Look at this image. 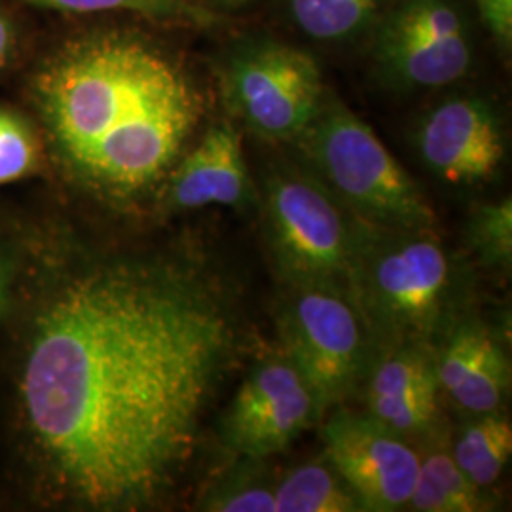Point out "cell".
Returning <instances> with one entry per match:
<instances>
[{
    "instance_id": "obj_1",
    "label": "cell",
    "mask_w": 512,
    "mask_h": 512,
    "mask_svg": "<svg viewBox=\"0 0 512 512\" xmlns=\"http://www.w3.org/2000/svg\"><path fill=\"white\" fill-rule=\"evenodd\" d=\"M236 340L232 315L177 268L116 264L38 317L21 395L46 458L97 509L158 494L192 452Z\"/></svg>"
},
{
    "instance_id": "obj_2",
    "label": "cell",
    "mask_w": 512,
    "mask_h": 512,
    "mask_svg": "<svg viewBox=\"0 0 512 512\" xmlns=\"http://www.w3.org/2000/svg\"><path fill=\"white\" fill-rule=\"evenodd\" d=\"M37 97L67 164L114 196L158 183L203 114L202 93L175 59L118 31L65 44L38 73Z\"/></svg>"
},
{
    "instance_id": "obj_3",
    "label": "cell",
    "mask_w": 512,
    "mask_h": 512,
    "mask_svg": "<svg viewBox=\"0 0 512 512\" xmlns=\"http://www.w3.org/2000/svg\"><path fill=\"white\" fill-rule=\"evenodd\" d=\"M321 183L370 226L429 230L435 211L418 183L355 112L327 97L296 139Z\"/></svg>"
},
{
    "instance_id": "obj_4",
    "label": "cell",
    "mask_w": 512,
    "mask_h": 512,
    "mask_svg": "<svg viewBox=\"0 0 512 512\" xmlns=\"http://www.w3.org/2000/svg\"><path fill=\"white\" fill-rule=\"evenodd\" d=\"M384 239L368 234L349 281L365 317L391 338L427 329L450 289V260L429 230H389Z\"/></svg>"
},
{
    "instance_id": "obj_5",
    "label": "cell",
    "mask_w": 512,
    "mask_h": 512,
    "mask_svg": "<svg viewBox=\"0 0 512 512\" xmlns=\"http://www.w3.org/2000/svg\"><path fill=\"white\" fill-rule=\"evenodd\" d=\"M266 226L277 264L293 283H338L349 289L365 234L346 205L317 177L281 169L266 184Z\"/></svg>"
},
{
    "instance_id": "obj_6",
    "label": "cell",
    "mask_w": 512,
    "mask_h": 512,
    "mask_svg": "<svg viewBox=\"0 0 512 512\" xmlns=\"http://www.w3.org/2000/svg\"><path fill=\"white\" fill-rule=\"evenodd\" d=\"M365 317L338 283H293L281 334L287 359L315 397L319 418L357 384L366 357Z\"/></svg>"
},
{
    "instance_id": "obj_7",
    "label": "cell",
    "mask_w": 512,
    "mask_h": 512,
    "mask_svg": "<svg viewBox=\"0 0 512 512\" xmlns=\"http://www.w3.org/2000/svg\"><path fill=\"white\" fill-rule=\"evenodd\" d=\"M222 92L239 122L268 141H296L325 99L317 61L279 42L251 44L232 55Z\"/></svg>"
},
{
    "instance_id": "obj_8",
    "label": "cell",
    "mask_w": 512,
    "mask_h": 512,
    "mask_svg": "<svg viewBox=\"0 0 512 512\" xmlns=\"http://www.w3.org/2000/svg\"><path fill=\"white\" fill-rule=\"evenodd\" d=\"M327 463L340 476L363 511L404 509L414 492L420 456L368 412L336 410L323 425Z\"/></svg>"
},
{
    "instance_id": "obj_9",
    "label": "cell",
    "mask_w": 512,
    "mask_h": 512,
    "mask_svg": "<svg viewBox=\"0 0 512 512\" xmlns=\"http://www.w3.org/2000/svg\"><path fill=\"white\" fill-rule=\"evenodd\" d=\"M385 73L410 88H440L471 67L465 21L448 0H401L376 33Z\"/></svg>"
},
{
    "instance_id": "obj_10",
    "label": "cell",
    "mask_w": 512,
    "mask_h": 512,
    "mask_svg": "<svg viewBox=\"0 0 512 512\" xmlns=\"http://www.w3.org/2000/svg\"><path fill=\"white\" fill-rule=\"evenodd\" d=\"M317 420L310 387L285 357L266 361L247 376L226 412L222 433L239 456L264 459L283 452Z\"/></svg>"
},
{
    "instance_id": "obj_11",
    "label": "cell",
    "mask_w": 512,
    "mask_h": 512,
    "mask_svg": "<svg viewBox=\"0 0 512 512\" xmlns=\"http://www.w3.org/2000/svg\"><path fill=\"white\" fill-rule=\"evenodd\" d=\"M418 147L442 181H488L503 162L505 147L494 110L473 97L444 101L421 124Z\"/></svg>"
},
{
    "instance_id": "obj_12",
    "label": "cell",
    "mask_w": 512,
    "mask_h": 512,
    "mask_svg": "<svg viewBox=\"0 0 512 512\" xmlns=\"http://www.w3.org/2000/svg\"><path fill=\"white\" fill-rule=\"evenodd\" d=\"M435 361L414 344H395L370 374L368 414L399 435L429 431L439 412Z\"/></svg>"
},
{
    "instance_id": "obj_13",
    "label": "cell",
    "mask_w": 512,
    "mask_h": 512,
    "mask_svg": "<svg viewBox=\"0 0 512 512\" xmlns=\"http://www.w3.org/2000/svg\"><path fill=\"white\" fill-rule=\"evenodd\" d=\"M249 192L251 181L241 135L232 124H215L175 169L169 184V203L177 209L236 207L249 198Z\"/></svg>"
},
{
    "instance_id": "obj_14",
    "label": "cell",
    "mask_w": 512,
    "mask_h": 512,
    "mask_svg": "<svg viewBox=\"0 0 512 512\" xmlns=\"http://www.w3.org/2000/svg\"><path fill=\"white\" fill-rule=\"evenodd\" d=\"M437 366L440 387L473 414L497 412L507 395L511 370L490 330L463 325L446 340Z\"/></svg>"
},
{
    "instance_id": "obj_15",
    "label": "cell",
    "mask_w": 512,
    "mask_h": 512,
    "mask_svg": "<svg viewBox=\"0 0 512 512\" xmlns=\"http://www.w3.org/2000/svg\"><path fill=\"white\" fill-rule=\"evenodd\" d=\"M408 505L420 512L488 511L482 490L461 473L452 454L431 452L420 458V473Z\"/></svg>"
},
{
    "instance_id": "obj_16",
    "label": "cell",
    "mask_w": 512,
    "mask_h": 512,
    "mask_svg": "<svg viewBox=\"0 0 512 512\" xmlns=\"http://www.w3.org/2000/svg\"><path fill=\"white\" fill-rule=\"evenodd\" d=\"M512 454L511 421L495 412L480 414L459 435L452 458L478 488H488L503 475Z\"/></svg>"
},
{
    "instance_id": "obj_17",
    "label": "cell",
    "mask_w": 512,
    "mask_h": 512,
    "mask_svg": "<svg viewBox=\"0 0 512 512\" xmlns=\"http://www.w3.org/2000/svg\"><path fill=\"white\" fill-rule=\"evenodd\" d=\"M277 512L363 511L346 482L329 463H306L285 476L274 490Z\"/></svg>"
},
{
    "instance_id": "obj_18",
    "label": "cell",
    "mask_w": 512,
    "mask_h": 512,
    "mask_svg": "<svg viewBox=\"0 0 512 512\" xmlns=\"http://www.w3.org/2000/svg\"><path fill=\"white\" fill-rule=\"evenodd\" d=\"M387 0H287L294 23L315 40L357 37L374 23Z\"/></svg>"
},
{
    "instance_id": "obj_19",
    "label": "cell",
    "mask_w": 512,
    "mask_h": 512,
    "mask_svg": "<svg viewBox=\"0 0 512 512\" xmlns=\"http://www.w3.org/2000/svg\"><path fill=\"white\" fill-rule=\"evenodd\" d=\"M40 8H52L63 12H107L126 10L145 18L179 23L190 27H211L219 18L213 10L194 0H27Z\"/></svg>"
},
{
    "instance_id": "obj_20",
    "label": "cell",
    "mask_w": 512,
    "mask_h": 512,
    "mask_svg": "<svg viewBox=\"0 0 512 512\" xmlns=\"http://www.w3.org/2000/svg\"><path fill=\"white\" fill-rule=\"evenodd\" d=\"M475 249L488 264L511 266L512 203L511 198L482 205L471 222Z\"/></svg>"
},
{
    "instance_id": "obj_21",
    "label": "cell",
    "mask_w": 512,
    "mask_h": 512,
    "mask_svg": "<svg viewBox=\"0 0 512 512\" xmlns=\"http://www.w3.org/2000/svg\"><path fill=\"white\" fill-rule=\"evenodd\" d=\"M37 141L29 128L8 110L0 109V184L12 183L35 169Z\"/></svg>"
},
{
    "instance_id": "obj_22",
    "label": "cell",
    "mask_w": 512,
    "mask_h": 512,
    "mask_svg": "<svg viewBox=\"0 0 512 512\" xmlns=\"http://www.w3.org/2000/svg\"><path fill=\"white\" fill-rule=\"evenodd\" d=\"M205 509L219 512H277L274 490L256 484L226 490Z\"/></svg>"
},
{
    "instance_id": "obj_23",
    "label": "cell",
    "mask_w": 512,
    "mask_h": 512,
    "mask_svg": "<svg viewBox=\"0 0 512 512\" xmlns=\"http://www.w3.org/2000/svg\"><path fill=\"white\" fill-rule=\"evenodd\" d=\"M480 18L499 44L511 46L512 0H475Z\"/></svg>"
},
{
    "instance_id": "obj_24",
    "label": "cell",
    "mask_w": 512,
    "mask_h": 512,
    "mask_svg": "<svg viewBox=\"0 0 512 512\" xmlns=\"http://www.w3.org/2000/svg\"><path fill=\"white\" fill-rule=\"evenodd\" d=\"M10 42H12V35H10V25L6 18L0 12V69L4 67L8 54H10Z\"/></svg>"
},
{
    "instance_id": "obj_25",
    "label": "cell",
    "mask_w": 512,
    "mask_h": 512,
    "mask_svg": "<svg viewBox=\"0 0 512 512\" xmlns=\"http://www.w3.org/2000/svg\"><path fill=\"white\" fill-rule=\"evenodd\" d=\"M215 2L220 4V6H226V8H238V6H243V4H247L251 0H215Z\"/></svg>"
},
{
    "instance_id": "obj_26",
    "label": "cell",
    "mask_w": 512,
    "mask_h": 512,
    "mask_svg": "<svg viewBox=\"0 0 512 512\" xmlns=\"http://www.w3.org/2000/svg\"><path fill=\"white\" fill-rule=\"evenodd\" d=\"M4 300H6V279L0 272V311L4 308Z\"/></svg>"
}]
</instances>
